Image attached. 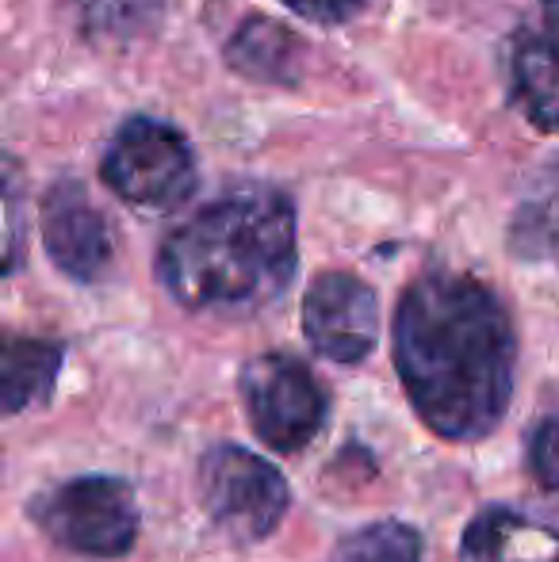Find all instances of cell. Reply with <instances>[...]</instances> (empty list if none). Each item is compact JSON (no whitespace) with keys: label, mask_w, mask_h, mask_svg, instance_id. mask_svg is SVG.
Here are the masks:
<instances>
[{"label":"cell","mask_w":559,"mask_h":562,"mask_svg":"<svg viewBox=\"0 0 559 562\" xmlns=\"http://www.w3.org/2000/svg\"><path fill=\"white\" fill-rule=\"evenodd\" d=\"M395 368L437 437L460 445L491 437L510 409L517 368L506 306L471 276H422L395 311Z\"/></svg>","instance_id":"1"},{"label":"cell","mask_w":559,"mask_h":562,"mask_svg":"<svg viewBox=\"0 0 559 562\" xmlns=\"http://www.w3.org/2000/svg\"><path fill=\"white\" fill-rule=\"evenodd\" d=\"M295 207L277 188H231L172 229L157 276L185 311L249 318L295 276Z\"/></svg>","instance_id":"2"},{"label":"cell","mask_w":559,"mask_h":562,"mask_svg":"<svg viewBox=\"0 0 559 562\" xmlns=\"http://www.w3.org/2000/svg\"><path fill=\"white\" fill-rule=\"evenodd\" d=\"M27 517L58 548L92 559H120L135 548L138 502L115 474H81L27 502Z\"/></svg>","instance_id":"3"},{"label":"cell","mask_w":559,"mask_h":562,"mask_svg":"<svg viewBox=\"0 0 559 562\" xmlns=\"http://www.w3.org/2000/svg\"><path fill=\"white\" fill-rule=\"evenodd\" d=\"M100 177L131 207L169 211L195 188V157L177 126L138 115L108 142Z\"/></svg>","instance_id":"4"},{"label":"cell","mask_w":559,"mask_h":562,"mask_svg":"<svg viewBox=\"0 0 559 562\" xmlns=\"http://www.w3.org/2000/svg\"><path fill=\"white\" fill-rule=\"evenodd\" d=\"M288 482L277 467L242 445H215L200 459V502L223 536L261 543L288 513Z\"/></svg>","instance_id":"5"},{"label":"cell","mask_w":559,"mask_h":562,"mask_svg":"<svg viewBox=\"0 0 559 562\" xmlns=\"http://www.w3.org/2000/svg\"><path fill=\"white\" fill-rule=\"evenodd\" d=\"M238 383L257 440L283 456L306 448L326 425V391L291 352L254 356Z\"/></svg>","instance_id":"6"},{"label":"cell","mask_w":559,"mask_h":562,"mask_svg":"<svg viewBox=\"0 0 559 562\" xmlns=\"http://www.w3.org/2000/svg\"><path fill=\"white\" fill-rule=\"evenodd\" d=\"M303 334L326 360L360 363L380 334L376 291L353 272H322L303 299Z\"/></svg>","instance_id":"7"},{"label":"cell","mask_w":559,"mask_h":562,"mask_svg":"<svg viewBox=\"0 0 559 562\" xmlns=\"http://www.w3.org/2000/svg\"><path fill=\"white\" fill-rule=\"evenodd\" d=\"M43 245L77 283H97L112 265V226L77 180H58L43 200Z\"/></svg>","instance_id":"8"},{"label":"cell","mask_w":559,"mask_h":562,"mask_svg":"<svg viewBox=\"0 0 559 562\" xmlns=\"http://www.w3.org/2000/svg\"><path fill=\"white\" fill-rule=\"evenodd\" d=\"M463 562H559V528L506 505H487L460 540Z\"/></svg>","instance_id":"9"},{"label":"cell","mask_w":559,"mask_h":562,"mask_svg":"<svg viewBox=\"0 0 559 562\" xmlns=\"http://www.w3.org/2000/svg\"><path fill=\"white\" fill-rule=\"evenodd\" d=\"M510 74L525 119L540 131H559V38L537 31L522 35L514 43Z\"/></svg>","instance_id":"10"},{"label":"cell","mask_w":559,"mask_h":562,"mask_svg":"<svg viewBox=\"0 0 559 562\" xmlns=\"http://www.w3.org/2000/svg\"><path fill=\"white\" fill-rule=\"evenodd\" d=\"M510 245L517 257L559 268V157L525 184L510 226Z\"/></svg>","instance_id":"11"},{"label":"cell","mask_w":559,"mask_h":562,"mask_svg":"<svg viewBox=\"0 0 559 562\" xmlns=\"http://www.w3.org/2000/svg\"><path fill=\"white\" fill-rule=\"evenodd\" d=\"M66 348L38 337L4 340V414L15 417L31 406H43L58 383Z\"/></svg>","instance_id":"12"},{"label":"cell","mask_w":559,"mask_h":562,"mask_svg":"<svg viewBox=\"0 0 559 562\" xmlns=\"http://www.w3.org/2000/svg\"><path fill=\"white\" fill-rule=\"evenodd\" d=\"M226 61L249 81L288 85L295 77V38L283 23L254 15L234 31L231 46H226Z\"/></svg>","instance_id":"13"},{"label":"cell","mask_w":559,"mask_h":562,"mask_svg":"<svg viewBox=\"0 0 559 562\" xmlns=\"http://www.w3.org/2000/svg\"><path fill=\"white\" fill-rule=\"evenodd\" d=\"M77 23L97 43H131L161 15V0H74Z\"/></svg>","instance_id":"14"},{"label":"cell","mask_w":559,"mask_h":562,"mask_svg":"<svg viewBox=\"0 0 559 562\" xmlns=\"http://www.w3.org/2000/svg\"><path fill=\"white\" fill-rule=\"evenodd\" d=\"M326 562H422V536L411 525L380 520L337 540Z\"/></svg>","instance_id":"15"},{"label":"cell","mask_w":559,"mask_h":562,"mask_svg":"<svg viewBox=\"0 0 559 562\" xmlns=\"http://www.w3.org/2000/svg\"><path fill=\"white\" fill-rule=\"evenodd\" d=\"M529 467L540 479V486L559 494V417H548V422L537 425L529 440Z\"/></svg>","instance_id":"16"},{"label":"cell","mask_w":559,"mask_h":562,"mask_svg":"<svg viewBox=\"0 0 559 562\" xmlns=\"http://www.w3.org/2000/svg\"><path fill=\"white\" fill-rule=\"evenodd\" d=\"M280 4H288L291 12L303 15V20L342 23V20H349V15H357L368 0H280Z\"/></svg>","instance_id":"17"},{"label":"cell","mask_w":559,"mask_h":562,"mask_svg":"<svg viewBox=\"0 0 559 562\" xmlns=\"http://www.w3.org/2000/svg\"><path fill=\"white\" fill-rule=\"evenodd\" d=\"M540 4H545L548 20H556V23H559V0H540Z\"/></svg>","instance_id":"18"}]
</instances>
